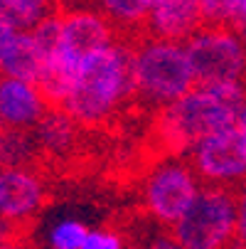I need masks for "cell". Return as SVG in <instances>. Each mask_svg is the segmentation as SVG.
Wrapping results in <instances>:
<instances>
[{
    "instance_id": "2",
    "label": "cell",
    "mask_w": 246,
    "mask_h": 249,
    "mask_svg": "<svg viewBox=\"0 0 246 249\" xmlns=\"http://www.w3.org/2000/svg\"><path fill=\"white\" fill-rule=\"evenodd\" d=\"M244 101V84L195 87L182 99L155 111L153 133L167 156H187L202 138L234 126Z\"/></svg>"
},
{
    "instance_id": "16",
    "label": "cell",
    "mask_w": 246,
    "mask_h": 249,
    "mask_svg": "<svg viewBox=\"0 0 246 249\" xmlns=\"http://www.w3.org/2000/svg\"><path fill=\"white\" fill-rule=\"evenodd\" d=\"M89 227L79 217H62L47 230V249H82Z\"/></svg>"
},
{
    "instance_id": "25",
    "label": "cell",
    "mask_w": 246,
    "mask_h": 249,
    "mask_svg": "<svg viewBox=\"0 0 246 249\" xmlns=\"http://www.w3.org/2000/svg\"><path fill=\"white\" fill-rule=\"evenodd\" d=\"M236 124H239V128H241V131H244V136H246V101H244L241 111H239V119H236Z\"/></svg>"
},
{
    "instance_id": "15",
    "label": "cell",
    "mask_w": 246,
    "mask_h": 249,
    "mask_svg": "<svg viewBox=\"0 0 246 249\" xmlns=\"http://www.w3.org/2000/svg\"><path fill=\"white\" fill-rule=\"evenodd\" d=\"M40 156L34 136L25 131L0 133V165H32Z\"/></svg>"
},
{
    "instance_id": "10",
    "label": "cell",
    "mask_w": 246,
    "mask_h": 249,
    "mask_svg": "<svg viewBox=\"0 0 246 249\" xmlns=\"http://www.w3.org/2000/svg\"><path fill=\"white\" fill-rule=\"evenodd\" d=\"M202 27H204V18H202L199 0H163L148 15L146 35L185 45Z\"/></svg>"
},
{
    "instance_id": "26",
    "label": "cell",
    "mask_w": 246,
    "mask_h": 249,
    "mask_svg": "<svg viewBox=\"0 0 246 249\" xmlns=\"http://www.w3.org/2000/svg\"><path fill=\"white\" fill-rule=\"evenodd\" d=\"M160 3H163V0H146V5H148V8H150V10H153V8H155V5H160Z\"/></svg>"
},
{
    "instance_id": "17",
    "label": "cell",
    "mask_w": 246,
    "mask_h": 249,
    "mask_svg": "<svg viewBox=\"0 0 246 249\" xmlns=\"http://www.w3.org/2000/svg\"><path fill=\"white\" fill-rule=\"evenodd\" d=\"M82 249H131V247H128V239L121 230L96 227V230H89Z\"/></svg>"
},
{
    "instance_id": "11",
    "label": "cell",
    "mask_w": 246,
    "mask_h": 249,
    "mask_svg": "<svg viewBox=\"0 0 246 249\" xmlns=\"http://www.w3.org/2000/svg\"><path fill=\"white\" fill-rule=\"evenodd\" d=\"M32 136H34L40 156L52 158V160H64L77 151L79 138H82V126L64 109L52 106L37 124V128L32 131Z\"/></svg>"
},
{
    "instance_id": "28",
    "label": "cell",
    "mask_w": 246,
    "mask_h": 249,
    "mask_svg": "<svg viewBox=\"0 0 246 249\" xmlns=\"http://www.w3.org/2000/svg\"><path fill=\"white\" fill-rule=\"evenodd\" d=\"M0 133H3V126H0Z\"/></svg>"
},
{
    "instance_id": "27",
    "label": "cell",
    "mask_w": 246,
    "mask_h": 249,
    "mask_svg": "<svg viewBox=\"0 0 246 249\" xmlns=\"http://www.w3.org/2000/svg\"><path fill=\"white\" fill-rule=\"evenodd\" d=\"M239 35H241V40H244V50H246V30H241Z\"/></svg>"
},
{
    "instance_id": "23",
    "label": "cell",
    "mask_w": 246,
    "mask_h": 249,
    "mask_svg": "<svg viewBox=\"0 0 246 249\" xmlns=\"http://www.w3.org/2000/svg\"><path fill=\"white\" fill-rule=\"evenodd\" d=\"M231 27H234L236 32L246 30V0H236V10H234V22H231Z\"/></svg>"
},
{
    "instance_id": "7",
    "label": "cell",
    "mask_w": 246,
    "mask_h": 249,
    "mask_svg": "<svg viewBox=\"0 0 246 249\" xmlns=\"http://www.w3.org/2000/svg\"><path fill=\"white\" fill-rule=\"evenodd\" d=\"M185 158L202 185L236 190L246 180V136L239 124L202 138Z\"/></svg>"
},
{
    "instance_id": "12",
    "label": "cell",
    "mask_w": 246,
    "mask_h": 249,
    "mask_svg": "<svg viewBox=\"0 0 246 249\" xmlns=\"http://www.w3.org/2000/svg\"><path fill=\"white\" fill-rule=\"evenodd\" d=\"M45 64H47L45 52L40 50V45L34 42V37H32V32L27 30V32H17L15 42L10 45L3 64H0V74L40 84Z\"/></svg>"
},
{
    "instance_id": "18",
    "label": "cell",
    "mask_w": 246,
    "mask_h": 249,
    "mask_svg": "<svg viewBox=\"0 0 246 249\" xmlns=\"http://www.w3.org/2000/svg\"><path fill=\"white\" fill-rule=\"evenodd\" d=\"M204 25H224L231 27L234 22V10L236 0H199Z\"/></svg>"
},
{
    "instance_id": "8",
    "label": "cell",
    "mask_w": 246,
    "mask_h": 249,
    "mask_svg": "<svg viewBox=\"0 0 246 249\" xmlns=\"http://www.w3.org/2000/svg\"><path fill=\"white\" fill-rule=\"evenodd\" d=\"M49 185L37 165H0V215L22 230L42 212Z\"/></svg>"
},
{
    "instance_id": "20",
    "label": "cell",
    "mask_w": 246,
    "mask_h": 249,
    "mask_svg": "<svg viewBox=\"0 0 246 249\" xmlns=\"http://www.w3.org/2000/svg\"><path fill=\"white\" fill-rule=\"evenodd\" d=\"M131 249H182L178 242H175L172 237H170V232L167 234H155L150 242H146V244H133Z\"/></svg>"
},
{
    "instance_id": "19",
    "label": "cell",
    "mask_w": 246,
    "mask_h": 249,
    "mask_svg": "<svg viewBox=\"0 0 246 249\" xmlns=\"http://www.w3.org/2000/svg\"><path fill=\"white\" fill-rule=\"evenodd\" d=\"M234 197H236V239L239 247L246 249V180L234 190Z\"/></svg>"
},
{
    "instance_id": "24",
    "label": "cell",
    "mask_w": 246,
    "mask_h": 249,
    "mask_svg": "<svg viewBox=\"0 0 246 249\" xmlns=\"http://www.w3.org/2000/svg\"><path fill=\"white\" fill-rule=\"evenodd\" d=\"M0 249H30V244H25L22 237H15V239H10L5 244H0Z\"/></svg>"
},
{
    "instance_id": "22",
    "label": "cell",
    "mask_w": 246,
    "mask_h": 249,
    "mask_svg": "<svg viewBox=\"0 0 246 249\" xmlns=\"http://www.w3.org/2000/svg\"><path fill=\"white\" fill-rule=\"evenodd\" d=\"M15 237H22V230L13 227L3 215H0V244H5V242H10V239H15Z\"/></svg>"
},
{
    "instance_id": "1",
    "label": "cell",
    "mask_w": 246,
    "mask_h": 249,
    "mask_svg": "<svg viewBox=\"0 0 246 249\" xmlns=\"http://www.w3.org/2000/svg\"><path fill=\"white\" fill-rule=\"evenodd\" d=\"M131 99H135L131 40H118L79 62L59 109L82 128H101L114 121Z\"/></svg>"
},
{
    "instance_id": "14",
    "label": "cell",
    "mask_w": 246,
    "mask_h": 249,
    "mask_svg": "<svg viewBox=\"0 0 246 249\" xmlns=\"http://www.w3.org/2000/svg\"><path fill=\"white\" fill-rule=\"evenodd\" d=\"M59 10L57 0H0V22L27 32Z\"/></svg>"
},
{
    "instance_id": "5",
    "label": "cell",
    "mask_w": 246,
    "mask_h": 249,
    "mask_svg": "<svg viewBox=\"0 0 246 249\" xmlns=\"http://www.w3.org/2000/svg\"><path fill=\"white\" fill-rule=\"evenodd\" d=\"M167 232L182 249H241L234 190L204 185L185 217Z\"/></svg>"
},
{
    "instance_id": "9",
    "label": "cell",
    "mask_w": 246,
    "mask_h": 249,
    "mask_svg": "<svg viewBox=\"0 0 246 249\" xmlns=\"http://www.w3.org/2000/svg\"><path fill=\"white\" fill-rule=\"evenodd\" d=\"M52 109L40 84L0 74V126L3 131L32 133Z\"/></svg>"
},
{
    "instance_id": "6",
    "label": "cell",
    "mask_w": 246,
    "mask_h": 249,
    "mask_svg": "<svg viewBox=\"0 0 246 249\" xmlns=\"http://www.w3.org/2000/svg\"><path fill=\"white\" fill-rule=\"evenodd\" d=\"M197 87H246V50L234 27L204 25L185 42Z\"/></svg>"
},
{
    "instance_id": "21",
    "label": "cell",
    "mask_w": 246,
    "mask_h": 249,
    "mask_svg": "<svg viewBox=\"0 0 246 249\" xmlns=\"http://www.w3.org/2000/svg\"><path fill=\"white\" fill-rule=\"evenodd\" d=\"M15 37H17V30L5 25V22H0V64H3V59H5L10 45L15 42Z\"/></svg>"
},
{
    "instance_id": "4",
    "label": "cell",
    "mask_w": 246,
    "mask_h": 249,
    "mask_svg": "<svg viewBox=\"0 0 246 249\" xmlns=\"http://www.w3.org/2000/svg\"><path fill=\"white\" fill-rule=\"evenodd\" d=\"M202 188V180L185 156H165L143 175L140 207L158 227L172 230L192 207Z\"/></svg>"
},
{
    "instance_id": "3",
    "label": "cell",
    "mask_w": 246,
    "mask_h": 249,
    "mask_svg": "<svg viewBox=\"0 0 246 249\" xmlns=\"http://www.w3.org/2000/svg\"><path fill=\"white\" fill-rule=\"evenodd\" d=\"M131 67L135 99L153 106L155 111L182 99L197 87L185 45L180 42L140 35L131 40Z\"/></svg>"
},
{
    "instance_id": "13",
    "label": "cell",
    "mask_w": 246,
    "mask_h": 249,
    "mask_svg": "<svg viewBox=\"0 0 246 249\" xmlns=\"http://www.w3.org/2000/svg\"><path fill=\"white\" fill-rule=\"evenodd\" d=\"M91 5L109 18L123 40H135L146 35V22L150 15L146 0H91Z\"/></svg>"
}]
</instances>
